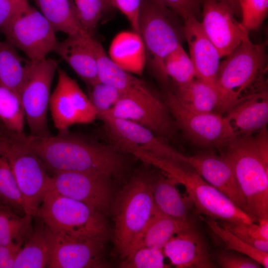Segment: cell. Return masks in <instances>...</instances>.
<instances>
[{
	"label": "cell",
	"mask_w": 268,
	"mask_h": 268,
	"mask_svg": "<svg viewBox=\"0 0 268 268\" xmlns=\"http://www.w3.org/2000/svg\"><path fill=\"white\" fill-rule=\"evenodd\" d=\"M26 145L53 173L73 171L101 174L111 179L122 177L127 171V158L110 144L94 142L68 131L47 137L26 135Z\"/></svg>",
	"instance_id": "6da1fadb"
},
{
	"label": "cell",
	"mask_w": 268,
	"mask_h": 268,
	"mask_svg": "<svg viewBox=\"0 0 268 268\" xmlns=\"http://www.w3.org/2000/svg\"><path fill=\"white\" fill-rule=\"evenodd\" d=\"M223 153L229 160L244 198L247 212L257 221L268 218V134L267 127L239 135Z\"/></svg>",
	"instance_id": "7a4b0ae2"
},
{
	"label": "cell",
	"mask_w": 268,
	"mask_h": 268,
	"mask_svg": "<svg viewBox=\"0 0 268 268\" xmlns=\"http://www.w3.org/2000/svg\"><path fill=\"white\" fill-rule=\"evenodd\" d=\"M267 43L256 44L248 32L241 43L220 62L215 81L219 96L218 113H226L244 97L267 89Z\"/></svg>",
	"instance_id": "3957f363"
},
{
	"label": "cell",
	"mask_w": 268,
	"mask_h": 268,
	"mask_svg": "<svg viewBox=\"0 0 268 268\" xmlns=\"http://www.w3.org/2000/svg\"><path fill=\"white\" fill-rule=\"evenodd\" d=\"M152 173L138 171L116 196L113 205L115 248L125 259L151 218L155 207Z\"/></svg>",
	"instance_id": "277c9868"
},
{
	"label": "cell",
	"mask_w": 268,
	"mask_h": 268,
	"mask_svg": "<svg viewBox=\"0 0 268 268\" xmlns=\"http://www.w3.org/2000/svg\"><path fill=\"white\" fill-rule=\"evenodd\" d=\"M181 19L158 0H142L139 34L144 45L146 65L156 78L167 87L169 79L165 70V60L182 45L185 39L184 24L180 22Z\"/></svg>",
	"instance_id": "5b68a950"
},
{
	"label": "cell",
	"mask_w": 268,
	"mask_h": 268,
	"mask_svg": "<svg viewBox=\"0 0 268 268\" xmlns=\"http://www.w3.org/2000/svg\"><path fill=\"white\" fill-rule=\"evenodd\" d=\"M22 134L0 129V151L6 158L21 194L26 214L35 216L52 190V176L39 157L26 145Z\"/></svg>",
	"instance_id": "8992f818"
},
{
	"label": "cell",
	"mask_w": 268,
	"mask_h": 268,
	"mask_svg": "<svg viewBox=\"0 0 268 268\" xmlns=\"http://www.w3.org/2000/svg\"><path fill=\"white\" fill-rule=\"evenodd\" d=\"M141 160L156 167L176 183L185 187L198 214L220 221L251 223L257 221L224 194L206 182L195 171L166 160L145 155Z\"/></svg>",
	"instance_id": "52a82bcc"
},
{
	"label": "cell",
	"mask_w": 268,
	"mask_h": 268,
	"mask_svg": "<svg viewBox=\"0 0 268 268\" xmlns=\"http://www.w3.org/2000/svg\"><path fill=\"white\" fill-rule=\"evenodd\" d=\"M35 216L56 234L106 239L109 235L103 214L54 190L46 194Z\"/></svg>",
	"instance_id": "ba28073f"
},
{
	"label": "cell",
	"mask_w": 268,
	"mask_h": 268,
	"mask_svg": "<svg viewBox=\"0 0 268 268\" xmlns=\"http://www.w3.org/2000/svg\"><path fill=\"white\" fill-rule=\"evenodd\" d=\"M101 114L138 124L165 140L173 138L175 134L176 126L164 100L142 80L124 92L111 109Z\"/></svg>",
	"instance_id": "9c48e42d"
},
{
	"label": "cell",
	"mask_w": 268,
	"mask_h": 268,
	"mask_svg": "<svg viewBox=\"0 0 268 268\" xmlns=\"http://www.w3.org/2000/svg\"><path fill=\"white\" fill-rule=\"evenodd\" d=\"M163 100L176 126L195 144L205 148H221L238 135L221 114L193 111L170 90L166 91Z\"/></svg>",
	"instance_id": "30bf717a"
},
{
	"label": "cell",
	"mask_w": 268,
	"mask_h": 268,
	"mask_svg": "<svg viewBox=\"0 0 268 268\" xmlns=\"http://www.w3.org/2000/svg\"><path fill=\"white\" fill-rule=\"evenodd\" d=\"M111 144L121 151L135 156L143 154L185 166L184 155L170 146L166 140L148 129L131 121L107 114L97 116Z\"/></svg>",
	"instance_id": "8fae6325"
},
{
	"label": "cell",
	"mask_w": 268,
	"mask_h": 268,
	"mask_svg": "<svg viewBox=\"0 0 268 268\" xmlns=\"http://www.w3.org/2000/svg\"><path fill=\"white\" fill-rule=\"evenodd\" d=\"M58 63L45 58L32 61L19 96L31 135H51L48 125L47 112L52 81Z\"/></svg>",
	"instance_id": "7c38bea8"
},
{
	"label": "cell",
	"mask_w": 268,
	"mask_h": 268,
	"mask_svg": "<svg viewBox=\"0 0 268 268\" xmlns=\"http://www.w3.org/2000/svg\"><path fill=\"white\" fill-rule=\"evenodd\" d=\"M1 31L7 42L32 61L46 58L58 42L51 24L29 3L20 8Z\"/></svg>",
	"instance_id": "4fadbf2b"
},
{
	"label": "cell",
	"mask_w": 268,
	"mask_h": 268,
	"mask_svg": "<svg viewBox=\"0 0 268 268\" xmlns=\"http://www.w3.org/2000/svg\"><path fill=\"white\" fill-rule=\"evenodd\" d=\"M57 70V83L49 101L55 128L63 132L75 124L93 122L97 114L88 96L65 70L60 68Z\"/></svg>",
	"instance_id": "5bb4252c"
},
{
	"label": "cell",
	"mask_w": 268,
	"mask_h": 268,
	"mask_svg": "<svg viewBox=\"0 0 268 268\" xmlns=\"http://www.w3.org/2000/svg\"><path fill=\"white\" fill-rule=\"evenodd\" d=\"M47 227V226H46ZM50 246L49 268H106L107 239L56 234L47 228Z\"/></svg>",
	"instance_id": "9a60e30c"
},
{
	"label": "cell",
	"mask_w": 268,
	"mask_h": 268,
	"mask_svg": "<svg viewBox=\"0 0 268 268\" xmlns=\"http://www.w3.org/2000/svg\"><path fill=\"white\" fill-rule=\"evenodd\" d=\"M111 178L81 172H53L52 190L81 201L103 214L109 210L112 198Z\"/></svg>",
	"instance_id": "2e32d148"
},
{
	"label": "cell",
	"mask_w": 268,
	"mask_h": 268,
	"mask_svg": "<svg viewBox=\"0 0 268 268\" xmlns=\"http://www.w3.org/2000/svg\"><path fill=\"white\" fill-rule=\"evenodd\" d=\"M203 30L220 58L229 55L248 32L235 18L232 9L216 0H201Z\"/></svg>",
	"instance_id": "e0dca14e"
},
{
	"label": "cell",
	"mask_w": 268,
	"mask_h": 268,
	"mask_svg": "<svg viewBox=\"0 0 268 268\" xmlns=\"http://www.w3.org/2000/svg\"><path fill=\"white\" fill-rule=\"evenodd\" d=\"M184 163L247 212L244 198L227 158L211 152L185 155Z\"/></svg>",
	"instance_id": "ac0fdd59"
},
{
	"label": "cell",
	"mask_w": 268,
	"mask_h": 268,
	"mask_svg": "<svg viewBox=\"0 0 268 268\" xmlns=\"http://www.w3.org/2000/svg\"><path fill=\"white\" fill-rule=\"evenodd\" d=\"M183 30L195 78L215 87L221 58L217 49L205 34L201 23L198 19L191 17L184 20Z\"/></svg>",
	"instance_id": "d6986e66"
},
{
	"label": "cell",
	"mask_w": 268,
	"mask_h": 268,
	"mask_svg": "<svg viewBox=\"0 0 268 268\" xmlns=\"http://www.w3.org/2000/svg\"><path fill=\"white\" fill-rule=\"evenodd\" d=\"M165 256L178 268H212L207 246L201 234L192 226L174 235L162 249Z\"/></svg>",
	"instance_id": "ffe728a7"
},
{
	"label": "cell",
	"mask_w": 268,
	"mask_h": 268,
	"mask_svg": "<svg viewBox=\"0 0 268 268\" xmlns=\"http://www.w3.org/2000/svg\"><path fill=\"white\" fill-rule=\"evenodd\" d=\"M90 36L81 28L76 33L67 35L64 40L57 42L53 51L69 65L88 86L99 81Z\"/></svg>",
	"instance_id": "44dd1931"
},
{
	"label": "cell",
	"mask_w": 268,
	"mask_h": 268,
	"mask_svg": "<svg viewBox=\"0 0 268 268\" xmlns=\"http://www.w3.org/2000/svg\"><path fill=\"white\" fill-rule=\"evenodd\" d=\"M225 117L238 135L253 134L267 127L268 122L267 89L244 97L226 113Z\"/></svg>",
	"instance_id": "7402d4cb"
},
{
	"label": "cell",
	"mask_w": 268,
	"mask_h": 268,
	"mask_svg": "<svg viewBox=\"0 0 268 268\" xmlns=\"http://www.w3.org/2000/svg\"><path fill=\"white\" fill-rule=\"evenodd\" d=\"M161 171V170H160ZM176 182L162 171L152 173V189L155 204L163 213L173 218L187 220L194 206L188 196H182L177 190Z\"/></svg>",
	"instance_id": "603a6c76"
},
{
	"label": "cell",
	"mask_w": 268,
	"mask_h": 268,
	"mask_svg": "<svg viewBox=\"0 0 268 268\" xmlns=\"http://www.w3.org/2000/svg\"><path fill=\"white\" fill-rule=\"evenodd\" d=\"M109 56L120 67L131 74L141 75L146 65L144 45L140 34L124 31L113 39Z\"/></svg>",
	"instance_id": "cb8c5ba5"
},
{
	"label": "cell",
	"mask_w": 268,
	"mask_h": 268,
	"mask_svg": "<svg viewBox=\"0 0 268 268\" xmlns=\"http://www.w3.org/2000/svg\"><path fill=\"white\" fill-rule=\"evenodd\" d=\"M194 226L191 218L182 220L173 218L163 213L155 205L151 218L130 254L142 247L162 250L174 235Z\"/></svg>",
	"instance_id": "d4e9b609"
},
{
	"label": "cell",
	"mask_w": 268,
	"mask_h": 268,
	"mask_svg": "<svg viewBox=\"0 0 268 268\" xmlns=\"http://www.w3.org/2000/svg\"><path fill=\"white\" fill-rule=\"evenodd\" d=\"M15 258L13 268H47L50 246L47 228L38 217Z\"/></svg>",
	"instance_id": "484cf974"
},
{
	"label": "cell",
	"mask_w": 268,
	"mask_h": 268,
	"mask_svg": "<svg viewBox=\"0 0 268 268\" xmlns=\"http://www.w3.org/2000/svg\"><path fill=\"white\" fill-rule=\"evenodd\" d=\"M32 62L22 57L7 41H0V86L19 96Z\"/></svg>",
	"instance_id": "4316f807"
},
{
	"label": "cell",
	"mask_w": 268,
	"mask_h": 268,
	"mask_svg": "<svg viewBox=\"0 0 268 268\" xmlns=\"http://www.w3.org/2000/svg\"><path fill=\"white\" fill-rule=\"evenodd\" d=\"M90 42L96 59L100 82L124 92L140 81V79L117 65L106 54L101 44L94 36H90Z\"/></svg>",
	"instance_id": "83f0119b"
},
{
	"label": "cell",
	"mask_w": 268,
	"mask_h": 268,
	"mask_svg": "<svg viewBox=\"0 0 268 268\" xmlns=\"http://www.w3.org/2000/svg\"><path fill=\"white\" fill-rule=\"evenodd\" d=\"M190 109L199 112L217 110L219 96L215 87L196 78L172 91Z\"/></svg>",
	"instance_id": "f1b7e54d"
},
{
	"label": "cell",
	"mask_w": 268,
	"mask_h": 268,
	"mask_svg": "<svg viewBox=\"0 0 268 268\" xmlns=\"http://www.w3.org/2000/svg\"><path fill=\"white\" fill-rule=\"evenodd\" d=\"M34 1L56 32H62L69 35L82 28L74 2L70 0Z\"/></svg>",
	"instance_id": "f546056e"
},
{
	"label": "cell",
	"mask_w": 268,
	"mask_h": 268,
	"mask_svg": "<svg viewBox=\"0 0 268 268\" xmlns=\"http://www.w3.org/2000/svg\"><path fill=\"white\" fill-rule=\"evenodd\" d=\"M32 217L0 203V245L23 244L33 228Z\"/></svg>",
	"instance_id": "4dcf8cb0"
},
{
	"label": "cell",
	"mask_w": 268,
	"mask_h": 268,
	"mask_svg": "<svg viewBox=\"0 0 268 268\" xmlns=\"http://www.w3.org/2000/svg\"><path fill=\"white\" fill-rule=\"evenodd\" d=\"M254 222L243 223L220 221L219 224L230 231L248 245L268 253V218Z\"/></svg>",
	"instance_id": "1f68e13d"
},
{
	"label": "cell",
	"mask_w": 268,
	"mask_h": 268,
	"mask_svg": "<svg viewBox=\"0 0 268 268\" xmlns=\"http://www.w3.org/2000/svg\"><path fill=\"white\" fill-rule=\"evenodd\" d=\"M25 114L19 96L0 86V124L6 130L24 133Z\"/></svg>",
	"instance_id": "d6a6232c"
},
{
	"label": "cell",
	"mask_w": 268,
	"mask_h": 268,
	"mask_svg": "<svg viewBox=\"0 0 268 268\" xmlns=\"http://www.w3.org/2000/svg\"><path fill=\"white\" fill-rule=\"evenodd\" d=\"M204 221L211 231L224 243L225 250H234L244 254L259 263L265 268H268V253L260 251L243 242L235 234L221 226L211 218Z\"/></svg>",
	"instance_id": "836d02e7"
},
{
	"label": "cell",
	"mask_w": 268,
	"mask_h": 268,
	"mask_svg": "<svg viewBox=\"0 0 268 268\" xmlns=\"http://www.w3.org/2000/svg\"><path fill=\"white\" fill-rule=\"evenodd\" d=\"M164 67L168 78L173 80L176 87L187 84L195 78L193 64L182 45L167 57Z\"/></svg>",
	"instance_id": "e575fe53"
},
{
	"label": "cell",
	"mask_w": 268,
	"mask_h": 268,
	"mask_svg": "<svg viewBox=\"0 0 268 268\" xmlns=\"http://www.w3.org/2000/svg\"><path fill=\"white\" fill-rule=\"evenodd\" d=\"M73 2L81 28L92 36L104 14L114 7L110 0H74Z\"/></svg>",
	"instance_id": "d590c367"
},
{
	"label": "cell",
	"mask_w": 268,
	"mask_h": 268,
	"mask_svg": "<svg viewBox=\"0 0 268 268\" xmlns=\"http://www.w3.org/2000/svg\"><path fill=\"white\" fill-rule=\"evenodd\" d=\"M0 203L26 214L23 201L10 165L0 151Z\"/></svg>",
	"instance_id": "8d00e7d4"
},
{
	"label": "cell",
	"mask_w": 268,
	"mask_h": 268,
	"mask_svg": "<svg viewBox=\"0 0 268 268\" xmlns=\"http://www.w3.org/2000/svg\"><path fill=\"white\" fill-rule=\"evenodd\" d=\"M162 250L151 248H138L130 253L120 265L122 268H164L169 267L164 263Z\"/></svg>",
	"instance_id": "74e56055"
},
{
	"label": "cell",
	"mask_w": 268,
	"mask_h": 268,
	"mask_svg": "<svg viewBox=\"0 0 268 268\" xmlns=\"http://www.w3.org/2000/svg\"><path fill=\"white\" fill-rule=\"evenodd\" d=\"M88 87V97L97 116L111 109L119 101L124 93L117 88L99 81Z\"/></svg>",
	"instance_id": "f35d334b"
},
{
	"label": "cell",
	"mask_w": 268,
	"mask_h": 268,
	"mask_svg": "<svg viewBox=\"0 0 268 268\" xmlns=\"http://www.w3.org/2000/svg\"><path fill=\"white\" fill-rule=\"evenodd\" d=\"M241 9V23L249 32L258 30L267 17L268 0H239Z\"/></svg>",
	"instance_id": "ab89813d"
},
{
	"label": "cell",
	"mask_w": 268,
	"mask_h": 268,
	"mask_svg": "<svg viewBox=\"0 0 268 268\" xmlns=\"http://www.w3.org/2000/svg\"><path fill=\"white\" fill-rule=\"evenodd\" d=\"M178 14L183 21L201 16V0H158Z\"/></svg>",
	"instance_id": "60d3db41"
},
{
	"label": "cell",
	"mask_w": 268,
	"mask_h": 268,
	"mask_svg": "<svg viewBox=\"0 0 268 268\" xmlns=\"http://www.w3.org/2000/svg\"><path fill=\"white\" fill-rule=\"evenodd\" d=\"M216 261L223 268H260L262 266L255 260L241 255L226 251L217 254Z\"/></svg>",
	"instance_id": "b9f144b4"
},
{
	"label": "cell",
	"mask_w": 268,
	"mask_h": 268,
	"mask_svg": "<svg viewBox=\"0 0 268 268\" xmlns=\"http://www.w3.org/2000/svg\"><path fill=\"white\" fill-rule=\"evenodd\" d=\"M127 18L133 30L139 33V16L142 0H110Z\"/></svg>",
	"instance_id": "7bdbcfd3"
},
{
	"label": "cell",
	"mask_w": 268,
	"mask_h": 268,
	"mask_svg": "<svg viewBox=\"0 0 268 268\" xmlns=\"http://www.w3.org/2000/svg\"><path fill=\"white\" fill-rule=\"evenodd\" d=\"M21 243L0 245V268H13L16 256L22 246Z\"/></svg>",
	"instance_id": "ee69618b"
},
{
	"label": "cell",
	"mask_w": 268,
	"mask_h": 268,
	"mask_svg": "<svg viewBox=\"0 0 268 268\" xmlns=\"http://www.w3.org/2000/svg\"><path fill=\"white\" fill-rule=\"evenodd\" d=\"M28 3L20 4L11 0H0V30L20 8Z\"/></svg>",
	"instance_id": "f6af8a7d"
},
{
	"label": "cell",
	"mask_w": 268,
	"mask_h": 268,
	"mask_svg": "<svg viewBox=\"0 0 268 268\" xmlns=\"http://www.w3.org/2000/svg\"><path fill=\"white\" fill-rule=\"evenodd\" d=\"M228 6L233 11L235 15L241 16L239 0H216Z\"/></svg>",
	"instance_id": "bcb514c9"
},
{
	"label": "cell",
	"mask_w": 268,
	"mask_h": 268,
	"mask_svg": "<svg viewBox=\"0 0 268 268\" xmlns=\"http://www.w3.org/2000/svg\"><path fill=\"white\" fill-rule=\"evenodd\" d=\"M11 1L14 2L15 3L23 4L27 3L28 2L27 0H11Z\"/></svg>",
	"instance_id": "7dc6e473"
}]
</instances>
